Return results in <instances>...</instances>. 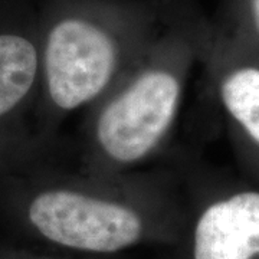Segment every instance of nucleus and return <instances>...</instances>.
Segmentation results:
<instances>
[{"label":"nucleus","instance_id":"nucleus-1","mask_svg":"<svg viewBox=\"0 0 259 259\" xmlns=\"http://www.w3.org/2000/svg\"><path fill=\"white\" fill-rule=\"evenodd\" d=\"M25 219L39 239L76 256H110L146 245H176L185 218L115 183L62 180L35 189Z\"/></svg>","mask_w":259,"mask_h":259},{"label":"nucleus","instance_id":"nucleus-2","mask_svg":"<svg viewBox=\"0 0 259 259\" xmlns=\"http://www.w3.org/2000/svg\"><path fill=\"white\" fill-rule=\"evenodd\" d=\"M186 74L176 62L136 68L97 102L88 130L91 161L117 171L153 156L166 141L182 104Z\"/></svg>","mask_w":259,"mask_h":259},{"label":"nucleus","instance_id":"nucleus-3","mask_svg":"<svg viewBox=\"0 0 259 259\" xmlns=\"http://www.w3.org/2000/svg\"><path fill=\"white\" fill-rule=\"evenodd\" d=\"M124 75L118 42L98 23L65 18L48 32L40 90L51 112L65 115L97 104Z\"/></svg>","mask_w":259,"mask_h":259},{"label":"nucleus","instance_id":"nucleus-4","mask_svg":"<svg viewBox=\"0 0 259 259\" xmlns=\"http://www.w3.org/2000/svg\"><path fill=\"white\" fill-rule=\"evenodd\" d=\"M179 259H259V192L214 199L186 219Z\"/></svg>","mask_w":259,"mask_h":259},{"label":"nucleus","instance_id":"nucleus-5","mask_svg":"<svg viewBox=\"0 0 259 259\" xmlns=\"http://www.w3.org/2000/svg\"><path fill=\"white\" fill-rule=\"evenodd\" d=\"M40 88V56L33 42L0 33V124L10 118Z\"/></svg>","mask_w":259,"mask_h":259},{"label":"nucleus","instance_id":"nucleus-6","mask_svg":"<svg viewBox=\"0 0 259 259\" xmlns=\"http://www.w3.org/2000/svg\"><path fill=\"white\" fill-rule=\"evenodd\" d=\"M223 108L241 131L259 147V66H236L219 82Z\"/></svg>","mask_w":259,"mask_h":259},{"label":"nucleus","instance_id":"nucleus-7","mask_svg":"<svg viewBox=\"0 0 259 259\" xmlns=\"http://www.w3.org/2000/svg\"><path fill=\"white\" fill-rule=\"evenodd\" d=\"M246 22L253 36L259 40V0H246Z\"/></svg>","mask_w":259,"mask_h":259},{"label":"nucleus","instance_id":"nucleus-8","mask_svg":"<svg viewBox=\"0 0 259 259\" xmlns=\"http://www.w3.org/2000/svg\"><path fill=\"white\" fill-rule=\"evenodd\" d=\"M39 259H75L74 255H66L62 253L61 256H48V258H39Z\"/></svg>","mask_w":259,"mask_h":259}]
</instances>
